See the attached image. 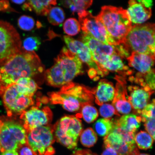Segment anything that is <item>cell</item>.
Returning <instances> with one entry per match:
<instances>
[{"instance_id":"obj_36","label":"cell","mask_w":155,"mask_h":155,"mask_svg":"<svg viewBox=\"0 0 155 155\" xmlns=\"http://www.w3.org/2000/svg\"><path fill=\"white\" fill-rule=\"evenodd\" d=\"M155 119L147 120L145 122V129L155 140Z\"/></svg>"},{"instance_id":"obj_35","label":"cell","mask_w":155,"mask_h":155,"mask_svg":"<svg viewBox=\"0 0 155 155\" xmlns=\"http://www.w3.org/2000/svg\"><path fill=\"white\" fill-rule=\"evenodd\" d=\"M112 131L119 134L123 137L124 140L128 144L130 145L136 144L134 139L135 133L124 130L121 128L115 126V124Z\"/></svg>"},{"instance_id":"obj_44","label":"cell","mask_w":155,"mask_h":155,"mask_svg":"<svg viewBox=\"0 0 155 155\" xmlns=\"http://www.w3.org/2000/svg\"><path fill=\"white\" fill-rule=\"evenodd\" d=\"M3 123V121L1 119V118H0V131H1V128L2 126V125Z\"/></svg>"},{"instance_id":"obj_3","label":"cell","mask_w":155,"mask_h":155,"mask_svg":"<svg viewBox=\"0 0 155 155\" xmlns=\"http://www.w3.org/2000/svg\"><path fill=\"white\" fill-rule=\"evenodd\" d=\"M82 62L65 47L55 58L54 65L47 70L45 78L48 84L53 87H63L71 82L83 71Z\"/></svg>"},{"instance_id":"obj_5","label":"cell","mask_w":155,"mask_h":155,"mask_svg":"<svg viewBox=\"0 0 155 155\" xmlns=\"http://www.w3.org/2000/svg\"><path fill=\"white\" fill-rule=\"evenodd\" d=\"M130 54L132 52L155 57V25L152 23L135 25L122 44Z\"/></svg>"},{"instance_id":"obj_37","label":"cell","mask_w":155,"mask_h":155,"mask_svg":"<svg viewBox=\"0 0 155 155\" xmlns=\"http://www.w3.org/2000/svg\"><path fill=\"white\" fill-rule=\"evenodd\" d=\"M145 78V84L152 90L155 89V74L154 70L145 75H143Z\"/></svg>"},{"instance_id":"obj_17","label":"cell","mask_w":155,"mask_h":155,"mask_svg":"<svg viewBox=\"0 0 155 155\" xmlns=\"http://www.w3.org/2000/svg\"><path fill=\"white\" fill-rule=\"evenodd\" d=\"M128 99L132 107L140 114L141 110L148 104L150 97L153 92L148 86L139 88L137 86H130Z\"/></svg>"},{"instance_id":"obj_1","label":"cell","mask_w":155,"mask_h":155,"mask_svg":"<svg viewBox=\"0 0 155 155\" xmlns=\"http://www.w3.org/2000/svg\"><path fill=\"white\" fill-rule=\"evenodd\" d=\"M45 67L35 51L22 49L5 65L0 67V84L5 90L23 78H31L43 72Z\"/></svg>"},{"instance_id":"obj_15","label":"cell","mask_w":155,"mask_h":155,"mask_svg":"<svg viewBox=\"0 0 155 155\" xmlns=\"http://www.w3.org/2000/svg\"><path fill=\"white\" fill-rule=\"evenodd\" d=\"M151 1H129V7L127 10V14L131 23L135 25L142 24L152 15Z\"/></svg>"},{"instance_id":"obj_4","label":"cell","mask_w":155,"mask_h":155,"mask_svg":"<svg viewBox=\"0 0 155 155\" xmlns=\"http://www.w3.org/2000/svg\"><path fill=\"white\" fill-rule=\"evenodd\" d=\"M97 17L105 27L114 45L123 44L132 27L127 10L121 7L104 6Z\"/></svg>"},{"instance_id":"obj_10","label":"cell","mask_w":155,"mask_h":155,"mask_svg":"<svg viewBox=\"0 0 155 155\" xmlns=\"http://www.w3.org/2000/svg\"><path fill=\"white\" fill-rule=\"evenodd\" d=\"M27 132L23 126L13 121L3 122L0 131L1 152L17 150L21 145L27 143Z\"/></svg>"},{"instance_id":"obj_19","label":"cell","mask_w":155,"mask_h":155,"mask_svg":"<svg viewBox=\"0 0 155 155\" xmlns=\"http://www.w3.org/2000/svg\"><path fill=\"white\" fill-rule=\"evenodd\" d=\"M115 89L116 94L112 101V105L118 114L124 115L129 114L132 107L129 101L126 87L120 82L118 83Z\"/></svg>"},{"instance_id":"obj_32","label":"cell","mask_w":155,"mask_h":155,"mask_svg":"<svg viewBox=\"0 0 155 155\" xmlns=\"http://www.w3.org/2000/svg\"><path fill=\"white\" fill-rule=\"evenodd\" d=\"M35 21L32 17L23 15L19 17L18 21V25L22 30L30 31L32 30L35 27Z\"/></svg>"},{"instance_id":"obj_7","label":"cell","mask_w":155,"mask_h":155,"mask_svg":"<svg viewBox=\"0 0 155 155\" xmlns=\"http://www.w3.org/2000/svg\"><path fill=\"white\" fill-rule=\"evenodd\" d=\"M55 138L69 150L77 147L78 137L82 131V122L77 116H65L53 127Z\"/></svg>"},{"instance_id":"obj_34","label":"cell","mask_w":155,"mask_h":155,"mask_svg":"<svg viewBox=\"0 0 155 155\" xmlns=\"http://www.w3.org/2000/svg\"><path fill=\"white\" fill-rule=\"evenodd\" d=\"M101 116L104 119H109L114 115L120 116L114 107L111 104H104L101 106L99 109Z\"/></svg>"},{"instance_id":"obj_24","label":"cell","mask_w":155,"mask_h":155,"mask_svg":"<svg viewBox=\"0 0 155 155\" xmlns=\"http://www.w3.org/2000/svg\"><path fill=\"white\" fill-rule=\"evenodd\" d=\"M94 127L96 134L105 137L113 131L114 121L109 119H100L96 122Z\"/></svg>"},{"instance_id":"obj_39","label":"cell","mask_w":155,"mask_h":155,"mask_svg":"<svg viewBox=\"0 0 155 155\" xmlns=\"http://www.w3.org/2000/svg\"><path fill=\"white\" fill-rule=\"evenodd\" d=\"M104 148L101 155H118L116 151L111 147L104 146Z\"/></svg>"},{"instance_id":"obj_9","label":"cell","mask_w":155,"mask_h":155,"mask_svg":"<svg viewBox=\"0 0 155 155\" xmlns=\"http://www.w3.org/2000/svg\"><path fill=\"white\" fill-rule=\"evenodd\" d=\"M27 143L34 155H53L55 142L53 127L42 126L27 131Z\"/></svg>"},{"instance_id":"obj_11","label":"cell","mask_w":155,"mask_h":155,"mask_svg":"<svg viewBox=\"0 0 155 155\" xmlns=\"http://www.w3.org/2000/svg\"><path fill=\"white\" fill-rule=\"evenodd\" d=\"M2 95L4 105L9 116L21 115L34 103L33 97L25 95L19 92L16 83L7 87Z\"/></svg>"},{"instance_id":"obj_41","label":"cell","mask_w":155,"mask_h":155,"mask_svg":"<svg viewBox=\"0 0 155 155\" xmlns=\"http://www.w3.org/2000/svg\"><path fill=\"white\" fill-rule=\"evenodd\" d=\"M10 8L8 1H0V11H7Z\"/></svg>"},{"instance_id":"obj_27","label":"cell","mask_w":155,"mask_h":155,"mask_svg":"<svg viewBox=\"0 0 155 155\" xmlns=\"http://www.w3.org/2000/svg\"><path fill=\"white\" fill-rule=\"evenodd\" d=\"M47 15L48 21L54 26H58L62 24L65 18L63 10L59 7H52Z\"/></svg>"},{"instance_id":"obj_40","label":"cell","mask_w":155,"mask_h":155,"mask_svg":"<svg viewBox=\"0 0 155 155\" xmlns=\"http://www.w3.org/2000/svg\"><path fill=\"white\" fill-rule=\"evenodd\" d=\"M71 155H97L91 151L88 150H78L75 151Z\"/></svg>"},{"instance_id":"obj_25","label":"cell","mask_w":155,"mask_h":155,"mask_svg":"<svg viewBox=\"0 0 155 155\" xmlns=\"http://www.w3.org/2000/svg\"><path fill=\"white\" fill-rule=\"evenodd\" d=\"M92 1H64L61 2L62 5L70 9L73 14L77 12L78 15L86 11L92 5Z\"/></svg>"},{"instance_id":"obj_6","label":"cell","mask_w":155,"mask_h":155,"mask_svg":"<svg viewBox=\"0 0 155 155\" xmlns=\"http://www.w3.org/2000/svg\"><path fill=\"white\" fill-rule=\"evenodd\" d=\"M52 104H61L67 111L76 112L84 104H90L92 94L86 87L72 82L62 87L59 91L50 95Z\"/></svg>"},{"instance_id":"obj_30","label":"cell","mask_w":155,"mask_h":155,"mask_svg":"<svg viewBox=\"0 0 155 155\" xmlns=\"http://www.w3.org/2000/svg\"><path fill=\"white\" fill-rule=\"evenodd\" d=\"M63 30L65 33L68 36L76 35L80 32L81 25L77 19L69 18L64 23Z\"/></svg>"},{"instance_id":"obj_38","label":"cell","mask_w":155,"mask_h":155,"mask_svg":"<svg viewBox=\"0 0 155 155\" xmlns=\"http://www.w3.org/2000/svg\"><path fill=\"white\" fill-rule=\"evenodd\" d=\"M17 152L18 155H34L31 149L27 143L19 147Z\"/></svg>"},{"instance_id":"obj_29","label":"cell","mask_w":155,"mask_h":155,"mask_svg":"<svg viewBox=\"0 0 155 155\" xmlns=\"http://www.w3.org/2000/svg\"><path fill=\"white\" fill-rule=\"evenodd\" d=\"M84 120L90 124L96 120L98 116V112L96 108L91 104H86L81 107V113Z\"/></svg>"},{"instance_id":"obj_28","label":"cell","mask_w":155,"mask_h":155,"mask_svg":"<svg viewBox=\"0 0 155 155\" xmlns=\"http://www.w3.org/2000/svg\"><path fill=\"white\" fill-rule=\"evenodd\" d=\"M95 132L91 128H88L82 131L80 135V141L83 146L90 148L94 146L97 141Z\"/></svg>"},{"instance_id":"obj_21","label":"cell","mask_w":155,"mask_h":155,"mask_svg":"<svg viewBox=\"0 0 155 155\" xmlns=\"http://www.w3.org/2000/svg\"><path fill=\"white\" fill-rule=\"evenodd\" d=\"M141 116L129 114L121 116L114 121V124L127 131L135 133L141 125Z\"/></svg>"},{"instance_id":"obj_45","label":"cell","mask_w":155,"mask_h":155,"mask_svg":"<svg viewBox=\"0 0 155 155\" xmlns=\"http://www.w3.org/2000/svg\"><path fill=\"white\" fill-rule=\"evenodd\" d=\"M139 155H150V154H145V153H142L139 154Z\"/></svg>"},{"instance_id":"obj_26","label":"cell","mask_w":155,"mask_h":155,"mask_svg":"<svg viewBox=\"0 0 155 155\" xmlns=\"http://www.w3.org/2000/svg\"><path fill=\"white\" fill-rule=\"evenodd\" d=\"M134 139L137 148L143 150L152 148L154 141L147 132L142 131L135 135Z\"/></svg>"},{"instance_id":"obj_23","label":"cell","mask_w":155,"mask_h":155,"mask_svg":"<svg viewBox=\"0 0 155 155\" xmlns=\"http://www.w3.org/2000/svg\"><path fill=\"white\" fill-rule=\"evenodd\" d=\"M15 83L19 92L27 96L33 97L38 89L37 84L31 78H20Z\"/></svg>"},{"instance_id":"obj_14","label":"cell","mask_w":155,"mask_h":155,"mask_svg":"<svg viewBox=\"0 0 155 155\" xmlns=\"http://www.w3.org/2000/svg\"><path fill=\"white\" fill-rule=\"evenodd\" d=\"M63 38L70 51L76 55L82 62L87 64L91 69L95 70L97 74L104 75L93 60L90 50L86 45L68 36H64Z\"/></svg>"},{"instance_id":"obj_2","label":"cell","mask_w":155,"mask_h":155,"mask_svg":"<svg viewBox=\"0 0 155 155\" xmlns=\"http://www.w3.org/2000/svg\"><path fill=\"white\" fill-rule=\"evenodd\" d=\"M82 39L90 49L93 60L104 75L107 74L108 71L122 73L128 69L123 62V58L126 56L121 45L104 44L84 33Z\"/></svg>"},{"instance_id":"obj_22","label":"cell","mask_w":155,"mask_h":155,"mask_svg":"<svg viewBox=\"0 0 155 155\" xmlns=\"http://www.w3.org/2000/svg\"><path fill=\"white\" fill-rule=\"evenodd\" d=\"M57 4L55 0L48 1H28L24 3L22 8L24 10L34 11L37 14L41 15H47L51 5Z\"/></svg>"},{"instance_id":"obj_12","label":"cell","mask_w":155,"mask_h":155,"mask_svg":"<svg viewBox=\"0 0 155 155\" xmlns=\"http://www.w3.org/2000/svg\"><path fill=\"white\" fill-rule=\"evenodd\" d=\"M78 15L83 33L89 35L104 44L114 45L105 27L97 17L94 16L90 11H87Z\"/></svg>"},{"instance_id":"obj_8","label":"cell","mask_w":155,"mask_h":155,"mask_svg":"<svg viewBox=\"0 0 155 155\" xmlns=\"http://www.w3.org/2000/svg\"><path fill=\"white\" fill-rule=\"evenodd\" d=\"M22 41L15 27L0 20V66L8 62L22 51Z\"/></svg>"},{"instance_id":"obj_33","label":"cell","mask_w":155,"mask_h":155,"mask_svg":"<svg viewBox=\"0 0 155 155\" xmlns=\"http://www.w3.org/2000/svg\"><path fill=\"white\" fill-rule=\"evenodd\" d=\"M140 114L143 122H145L147 120L155 119L154 99L141 110Z\"/></svg>"},{"instance_id":"obj_18","label":"cell","mask_w":155,"mask_h":155,"mask_svg":"<svg viewBox=\"0 0 155 155\" xmlns=\"http://www.w3.org/2000/svg\"><path fill=\"white\" fill-rule=\"evenodd\" d=\"M130 66L138 71L141 75H145L154 69L155 57L147 55L132 52L127 58Z\"/></svg>"},{"instance_id":"obj_16","label":"cell","mask_w":155,"mask_h":155,"mask_svg":"<svg viewBox=\"0 0 155 155\" xmlns=\"http://www.w3.org/2000/svg\"><path fill=\"white\" fill-rule=\"evenodd\" d=\"M104 146L113 148L118 155H139V151L136 144L130 145L124 140L119 134L112 131L104 138Z\"/></svg>"},{"instance_id":"obj_31","label":"cell","mask_w":155,"mask_h":155,"mask_svg":"<svg viewBox=\"0 0 155 155\" xmlns=\"http://www.w3.org/2000/svg\"><path fill=\"white\" fill-rule=\"evenodd\" d=\"M41 44L40 38L35 36L30 37L24 41L22 48L27 51H35L38 50Z\"/></svg>"},{"instance_id":"obj_20","label":"cell","mask_w":155,"mask_h":155,"mask_svg":"<svg viewBox=\"0 0 155 155\" xmlns=\"http://www.w3.org/2000/svg\"><path fill=\"white\" fill-rule=\"evenodd\" d=\"M92 93L95 95L96 104L101 106L106 102L113 101L116 89L111 83L103 79L99 82L95 90Z\"/></svg>"},{"instance_id":"obj_43","label":"cell","mask_w":155,"mask_h":155,"mask_svg":"<svg viewBox=\"0 0 155 155\" xmlns=\"http://www.w3.org/2000/svg\"><path fill=\"white\" fill-rule=\"evenodd\" d=\"M12 2L17 4L21 5L22 4L24 3L25 2H26V1H24V0H22V1H11Z\"/></svg>"},{"instance_id":"obj_42","label":"cell","mask_w":155,"mask_h":155,"mask_svg":"<svg viewBox=\"0 0 155 155\" xmlns=\"http://www.w3.org/2000/svg\"><path fill=\"white\" fill-rule=\"evenodd\" d=\"M1 155H18L16 150H6L2 152Z\"/></svg>"},{"instance_id":"obj_46","label":"cell","mask_w":155,"mask_h":155,"mask_svg":"<svg viewBox=\"0 0 155 155\" xmlns=\"http://www.w3.org/2000/svg\"><path fill=\"white\" fill-rule=\"evenodd\" d=\"M1 150H2L1 147V145H0V152H1Z\"/></svg>"},{"instance_id":"obj_13","label":"cell","mask_w":155,"mask_h":155,"mask_svg":"<svg viewBox=\"0 0 155 155\" xmlns=\"http://www.w3.org/2000/svg\"><path fill=\"white\" fill-rule=\"evenodd\" d=\"M52 112L49 107L40 108L33 106L21 114L20 119L23 121V127L27 132L36 127L46 126L52 119Z\"/></svg>"}]
</instances>
